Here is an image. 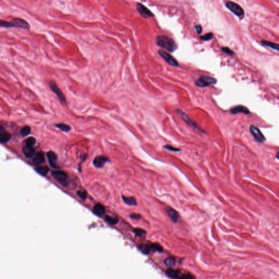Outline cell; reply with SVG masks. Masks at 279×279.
Segmentation results:
<instances>
[{"label": "cell", "mask_w": 279, "mask_h": 279, "mask_svg": "<svg viewBox=\"0 0 279 279\" xmlns=\"http://www.w3.org/2000/svg\"><path fill=\"white\" fill-rule=\"evenodd\" d=\"M166 210L167 215L173 222H176L178 221L179 218V215L177 210L171 207L167 208Z\"/></svg>", "instance_id": "cell-17"}, {"label": "cell", "mask_w": 279, "mask_h": 279, "mask_svg": "<svg viewBox=\"0 0 279 279\" xmlns=\"http://www.w3.org/2000/svg\"><path fill=\"white\" fill-rule=\"evenodd\" d=\"M93 212L95 215L98 216H104L105 213V207L100 203H97L95 205V206L93 209Z\"/></svg>", "instance_id": "cell-19"}, {"label": "cell", "mask_w": 279, "mask_h": 279, "mask_svg": "<svg viewBox=\"0 0 279 279\" xmlns=\"http://www.w3.org/2000/svg\"><path fill=\"white\" fill-rule=\"evenodd\" d=\"M250 131L251 134L254 137V138L257 142L259 143H263L266 141V138L264 137V135L257 127L253 125H251L250 126Z\"/></svg>", "instance_id": "cell-8"}, {"label": "cell", "mask_w": 279, "mask_h": 279, "mask_svg": "<svg viewBox=\"0 0 279 279\" xmlns=\"http://www.w3.org/2000/svg\"><path fill=\"white\" fill-rule=\"evenodd\" d=\"M213 37V34L212 33H208V34H205L203 36L200 37V40H204V41H208L210 40H212Z\"/></svg>", "instance_id": "cell-30"}, {"label": "cell", "mask_w": 279, "mask_h": 279, "mask_svg": "<svg viewBox=\"0 0 279 279\" xmlns=\"http://www.w3.org/2000/svg\"><path fill=\"white\" fill-rule=\"evenodd\" d=\"M276 159H278V160H279V152H278V153H277V154H276Z\"/></svg>", "instance_id": "cell-36"}, {"label": "cell", "mask_w": 279, "mask_h": 279, "mask_svg": "<svg viewBox=\"0 0 279 279\" xmlns=\"http://www.w3.org/2000/svg\"><path fill=\"white\" fill-rule=\"evenodd\" d=\"M0 25L4 28H18L29 29L30 25L27 21L20 18H14L10 22L1 20Z\"/></svg>", "instance_id": "cell-2"}, {"label": "cell", "mask_w": 279, "mask_h": 279, "mask_svg": "<svg viewBox=\"0 0 279 279\" xmlns=\"http://www.w3.org/2000/svg\"><path fill=\"white\" fill-rule=\"evenodd\" d=\"M137 8L138 12L144 18H148L154 16L153 13L141 3H137Z\"/></svg>", "instance_id": "cell-9"}, {"label": "cell", "mask_w": 279, "mask_h": 279, "mask_svg": "<svg viewBox=\"0 0 279 279\" xmlns=\"http://www.w3.org/2000/svg\"><path fill=\"white\" fill-rule=\"evenodd\" d=\"M134 234L137 237H141L146 233V231L141 228H135L133 231Z\"/></svg>", "instance_id": "cell-28"}, {"label": "cell", "mask_w": 279, "mask_h": 279, "mask_svg": "<svg viewBox=\"0 0 279 279\" xmlns=\"http://www.w3.org/2000/svg\"><path fill=\"white\" fill-rule=\"evenodd\" d=\"M36 171L40 175L46 176L49 171V168L46 166H40L36 169Z\"/></svg>", "instance_id": "cell-24"}, {"label": "cell", "mask_w": 279, "mask_h": 279, "mask_svg": "<svg viewBox=\"0 0 279 279\" xmlns=\"http://www.w3.org/2000/svg\"><path fill=\"white\" fill-rule=\"evenodd\" d=\"M164 263L170 268H172L176 263V259L173 257H169L164 260Z\"/></svg>", "instance_id": "cell-23"}, {"label": "cell", "mask_w": 279, "mask_h": 279, "mask_svg": "<svg viewBox=\"0 0 279 279\" xmlns=\"http://www.w3.org/2000/svg\"><path fill=\"white\" fill-rule=\"evenodd\" d=\"M50 87L52 91H53L56 95L57 96L59 99L60 100L62 103H66V98L65 97L63 93L60 90V89L58 88L57 85L55 82L51 81L50 82Z\"/></svg>", "instance_id": "cell-10"}, {"label": "cell", "mask_w": 279, "mask_h": 279, "mask_svg": "<svg viewBox=\"0 0 279 279\" xmlns=\"http://www.w3.org/2000/svg\"><path fill=\"white\" fill-rule=\"evenodd\" d=\"M222 51L223 52H224L225 53L227 54L228 55H231V56H232V55H234V52L231 50L230 48H228V47H222Z\"/></svg>", "instance_id": "cell-33"}, {"label": "cell", "mask_w": 279, "mask_h": 279, "mask_svg": "<svg viewBox=\"0 0 279 279\" xmlns=\"http://www.w3.org/2000/svg\"><path fill=\"white\" fill-rule=\"evenodd\" d=\"M31 132V128L28 126H25L22 128L20 131V134L23 137H26Z\"/></svg>", "instance_id": "cell-27"}, {"label": "cell", "mask_w": 279, "mask_h": 279, "mask_svg": "<svg viewBox=\"0 0 279 279\" xmlns=\"http://www.w3.org/2000/svg\"><path fill=\"white\" fill-rule=\"evenodd\" d=\"M77 194L83 200H85L87 198V193L86 191L79 190L77 191Z\"/></svg>", "instance_id": "cell-31"}, {"label": "cell", "mask_w": 279, "mask_h": 279, "mask_svg": "<svg viewBox=\"0 0 279 279\" xmlns=\"http://www.w3.org/2000/svg\"><path fill=\"white\" fill-rule=\"evenodd\" d=\"M176 111H177V112L179 114V115L181 116V117H182V119H183L188 125H190V126L192 127L193 128H196L197 129L200 131V129H199V128L198 127L197 125L194 122L192 121L191 119H189L188 117L187 116V115L185 114V113H184V112H183L181 110L177 109Z\"/></svg>", "instance_id": "cell-13"}, {"label": "cell", "mask_w": 279, "mask_h": 279, "mask_svg": "<svg viewBox=\"0 0 279 279\" xmlns=\"http://www.w3.org/2000/svg\"><path fill=\"white\" fill-rule=\"evenodd\" d=\"M158 54L161 57L164 59L165 61L167 62L168 63L171 65L173 67H178L179 64L177 61L176 60L175 58L173 57L172 56L166 52L163 51L162 50H158Z\"/></svg>", "instance_id": "cell-6"}, {"label": "cell", "mask_w": 279, "mask_h": 279, "mask_svg": "<svg viewBox=\"0 0 279 279\" xmlns=\"http://www.w3.org/2000/svg\"><path fill=\"white\" fill-rule=\"evenodd\" d=\"M137 248L140 251L145 255H148L151 252L153 251L151 244H142L138 246Z\"/></svg>", "instance_id": "cell-20"}, {"label": "cell", "mask_w": 279, "mask_h": 279, "mask_svg": "<svg viewBox=\"0 0 279 279\" xmlns=\"http://www.w3.org/2000/svg\"><path fill=\"white\" fill-rule=\"evenodd\" d=\"M122 199L125 204L129 206H137V200L134 197H127L125 196H122Z\"/></svg>", "instance_id": "cell-21"}, {"label": "cell", "mask_w": 279, "mask_h": 279, "mask_svg": "<svg viewBox=\"0 0 279 279\" xmlns=\"http://www.w3.org/2000/svg\"><path fill=\"white\" fill-rule=\"evenodd\" d=\"M47 157L49 160V164L52 168L57 169H58L56 163L57 161V156L55 152L49 151L47 153Z\"/></svg>", "instance_id": "cell-11"}, {"label": "cell", "mask_w": 279, "mask_h": 279, "mask_svg": "<svg viewBox=\"0 0 279 279\" xmlns=\"http://www.w3.org/2000/svg\"><path fill=\"white\" fill-rule=\"evenodd\" d=\"M230 112L232 114H237V113H242L245 115H248L250 113L249 110L246 107L243 106V105L234 106V107L230 110Z\"/></svg>", "instance_id": "cell-15"}, {"label": "cell", "mask_w": 279, "mask_h": 279, "mask_svg": "<svg viewBox=\"0 0 279 279\" xmlns=\"http://www.w3.org/2000/svg\"><path fill=\"white\" fill-rule=\"evenodd\" d=\"M166 274L167 276L172 279H194L195 277L190 273L184 274L179 269H175L172 268H170L166 271Z\"/></svg>", "instance_id": "cell-3"}, {"label": "cell", "mask_w": 279, "mask_h": 279, "mask_svg": "<svg viewBox=\"0 0 279 279\" xmlns=\"http://www.w3.org/2000/svg\"><path fill=\"white\" fill-rule=\"evenodd\" d=\"M10 138H11V135L4 129V128L3 127L2 125H1L0 127L1 143L2 144V143L7 142L10 139Z\"/></svg>", "instance_id": "cell-14"}, {"label": "cell", "mask_w": 279, "mask_h": 279, "mask_svg": "<svg viewBox=\"0 0 279 279\" xmlns=\"http://www.w3.org/2000/svg\"><path fill=\"white\" fill-rule=\"evenodd\" d=\"M26 145L28 146H33L36 144V140L34 137H28L27 139L26 140Z\"/></svg>", "instance_id": "cell-29"}, {"label": "cell", "mask_w": 279, "mask_h": 279, "mask_svg": "<svg viewBox=\"0 0 279 279\" xmlns=\"http://www.w3.org/2000/svg\"><path fill=\"white\" fill-rule=\"evenodd\" d=\"M130 218L134 220H139L141 218V216L140 214H137V213H132L130 215Z\"/></svg>", "instance_id": "cell-34"}, {"label": "cell", "mask_w": 279, "mask_h": 279, "mask_svg": "<svg viewBox=\"0 0 279 279\" xmlns=\"http://www.w3.org/2000/svg\"><path fill=\"white\" fill-rule=\"evenodd\" d=\"M261 43H262L263 45H264V46H268V47H270L272 49H274V50H275L276 51H279V44H277V43H275L272 42H269V41H267V40H262V41H261Z\"/></svg>", "instance_id": "cell-22"}, {"label": "cell", "mask_w": 279, "mask_h": 279, "mask_svg": "<svg viewBox=\"0 0 279 279\" xmlns=\"http://www.w3.org/2000/svg\"><path fill=\"white\" fill-rule=\"evenodd\" d=\"M55 126L64 132H68L71 130V128L69 125H66V124H64V123L57 124V125H55Z\"/></svg>", "instance_id": "cell-25"}, {"label": "cell", "mask_w": 279, "mask_h": 279, "mask_svg": "<svg viewBox=\"0 0 279 279\" xmlns=\"http://www.w3.org/2000/svg\"><path fill=\"white\" fill-rule=\"evenodd\" d=\"M109 161L108 158L103 155H99L95 158L93 161V163L95 167L97 168H101L104 166V165L106 162Z\"/></svg>", "instance_id": "cell-12"}, {"label": "cell", "mask_w": 279, "mask_h": 279, "mask_svg": "<svg viewBox=\"0 0 279 279\" xmlns=\"http://www.w3.org/2000/svg\"><path fill=\"white\" fill-rule=\"evenodd\" d=\"M216 80L212 77L202 76L199 78L195 82L196 85L200 87H205L209 85H215L216 83Z\"/></svg>", "instance_id": "cell-5"}, {"label": "cell", "mask_w": 279, "mask_h": 279, "mask_svg": "<svg viewBox=\"0 0 279 279\" xmlns=\"http://www.w3.org/2000/svg\"><path fill=\"white\" fill-rule=\"evenodd\" d=\"M226 6L228 9L230 10L232 12L238 16H243L244 14V11L242 8V7L240 6L239 4L234 3L233 2H228V3L226 4Z\"/></svg>", "instance_id": "cell-7"}, {"label": "cell", "mask_w": 279, "mask_h": 279, "mask_svg": "<svg viewBox=\"0 0 279 279\" xmlns=\"http://www.w3.org/2000/svg\"><path fill=\"white\" fill-rule=\"evenodd\" d=\"M52 176L55 178L57 181L60 183V184L64 187L68 185V176L67 173L62 171H54L52 172Z\"/></svg>", "instance_id": "cell-4"}, {"label": "cell", "mask_w": 279, "mask_h": 279, "mask_svg": "<svg viewBox=\"0 0 279 279\" xmlns=\"http://www.w3.org/2000/svg\"><path fill=\"white\" fill-rule=\"evenodd\" d=\"M164 148L165 149H166L167 150H169L170 151H172V152H180L181 151V149H180L177 148H175L173 146H171V145H166V146H164Z\"/></svg>", "instance_id": "cell-32"}, {"label": "cell", "mask_w": 279, "mask_h": 279, "mask_svg": "<svg viewBox=\"0 0 279 279\" xmlns=\"http://www.w3.org/2000/svg\"><path fill=\"white\" fill-rule=\"evenodd\" d=\"M195 28L196 30L197 34H201V32H202V27L201 26V25H196V26H195Z\"/></svg>", "instance_id": "cell-35"}, {"label": "cell", "mask_w": 279, "mask_h": 279, "mask_svg": "<svg viewBox=\"0 0 279 279\" xmlns=\"http://www.w3.org/2000/svg\"><path fill=\"white\" fill-rule=\"evenodd\" d=\"M105 220L111 225H116L119 222V219L116 217H112L110 216H106Z\"/></svg>", "instance_id": "cell-26"}, {"label": "cell", "mask_w": 279, "mask_h": 279, "mask_svg": "<svg viewBox=\"0 0 279 279\" xmlns=\"http://www.w3.org/2000/svg\"><path fill=\"white\" fill-rule=\"evenodd\" d=\"M22 152L24 153L25 156L28 158H32L35 155V150L33 146L26 145L23 147Z\"/></svg>", "instance_id": "cell-18"}, {"label": "cell", "mask_w": 279, "mask_h": 279, "mask_svg": "<svg viewBox=\"0 0 279 279\" xmlns=\"http://www.w3.org/2000/svg\"><path fill=\"white\" fill-rule=\"evenodd\" d=\"M157 44L161 48L170 52H173L177 49V45L172 39L165 36H158L156 37Z\"/></svg>", "instance_id": "cell-1"}, {"label": "cell", "mask_w": 279, "mask_h": 279, "mask_svg": "<svg viewBox=\"0 0 279 279\" xmlns=\"http://www.w3.org/2000/svg\"><path fill=\"white\" fill-rule=\"evenodd\" d=\"M45 161L44 153L42 152H38L35 154L33 159V163L36 166H39L43 164Z\"/></svg>", "instance_id": "cell-16"}]
</instances>
